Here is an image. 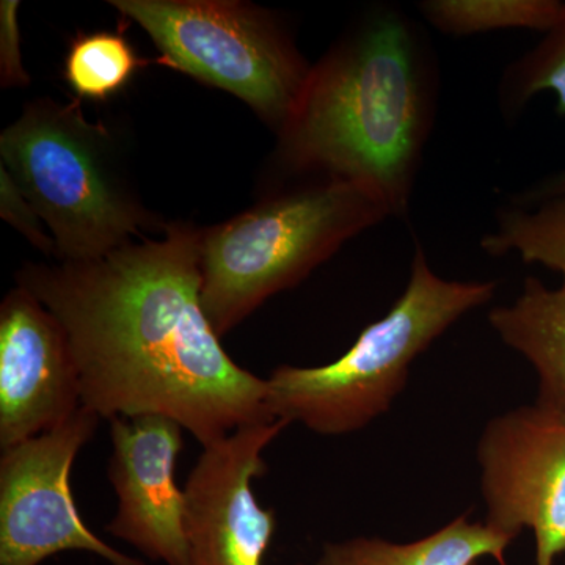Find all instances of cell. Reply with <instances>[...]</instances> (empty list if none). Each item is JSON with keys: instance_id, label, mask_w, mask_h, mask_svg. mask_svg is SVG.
Returning a JSON list of instances; mask_svg holds the SVG:
<instances>
[{"instance_id": "1", "label": "cell", "mask_w": 565, "mask_h": 565, "mask_svg": "<svg viewBox=\"0 0 565 565\" xmlns=\"http://www.w3.org/2000/svg\"><path fill=\"white\" fill-rule=\"evenodd\" d=\"M202 243L177 226L90 262L21 270L68 334L82 407L109 422L169 416L203 446L275 419L267 381L234 363L204 313Z\"/></svg>"}, {"instance_id": "2", "label": "cell", "mask_w": 565, "mask_h": 565, "mask_svg": "<svg viewBox=\"0 0 565 565\" xmlns=\"http://www.w3.org/2000/svg\"><path fill=\"white\" fill-rule=\"evenodd\" d=\"M437 98L426 33L399 7H373L311 68L280 131L282 161L352 182L405 218Z\"/></svg>"}, {"instance_id": "3", "label": "cell", "mask_w": 565, "mask_h": 565, "mask_svg": "<svg viewBox=\"0 0 565 565\" xmlns=\"http://www.w3.org/2000/svg\"><path fill=\"white\" fill-rule=\"evenodd\" d=\"M494 291L497 281L445 280L416 244L403 296L343 356L318 367L286 364L267 379L270 415L319 435L363 429L392 407L415 360L462 316L490 302Z\"/></svg>"}, {"instance_id": "4", "label": "cell", "mask_w": 565, "mask_h": 565, "mask_svg": "<svg viewBox=\"0 0 565 565\" xmlns=\"http://www.w3.org/2000/svg\"><path fill=\"white\" fill-rule=\"evenodd\" d=\"M390 217L359 185L321 180L215 226L202 243V303L211 326L218 337L228 333L345 241Z\"/></svg>"}, {"instance_id": "5", "label": "cell", "mask_w": 565, "mask_h": 565, "mask_svg": "<svg viewBox=\"0 0 565 565\" xmlns=\"http://www.w3.org/2000/svg\"><path fill=\"white\" fill-rule=\"evenodd\" d=\"M107 134L77 107L40 103L0 137L3 169L50 226L63 262L129 243L145 221L110 161Z\"/></svg>"}, {"instance_id": "6", "label": "cell", "mask_w": 565, "mask_h": 565, "mask_svg": "<svg viewBox=\"0 0 565 565\" xmlns=\"http://www.w3.org/2000/svg\"><path fill=\"white\" fill-rule=\"evenodd\" d=\"M174 68L239 96L281 131L311 68L262 11L222 0H114Z\"/></svg>"}, {"instance_id": "7", "label": "cell", "mask_w": 565, "mask_h": 565, "mask_svg": "<svg viewBox=\"0 0 565 565\" xmlns=\"http://www.w3.org/2000/svg\"><path fill=\"white\" fill-rule=\"evenodd\" d=\"M102 416L81 407L47 433L2 449L0 565H39L62 552H88L110 565H147L93 534L74 503L71 468Z\"/></svg>"}, {"instance_id": "8", "label": "cell", "mask_w": 565, "mask_h": 565, "mask_svg": "<svg viewBox=\"0 0 565 565\" xmlns=\"http://www.w3.org/2000/svg\"><path fill=\"white\" fill-rule=\"evenodd\" d=\"M486 523L514 539L533 531L535 564L565 553V414L526 405L487 423L478 445Z\"/></svg>"}, {"instance_id": "9", "label": "cell", "mask_w": 565, "mask_h": 565, "mask_svg": "<svg viewBox=\"0 0 565 565\" xmlns=\"http://www.w3.org/2000/svg\"><path fill=\"white\" fill-rule=\"evenodd\" d=\"M288 426L248 424L203 446L184 487L188 565H263L275 514L259 505L252 482L266 475L264 449Z\"/></svg>"}, {"instance_id": "10", "label": "cell", "mask_w": 565, "mask_h": 565, "mask_svg": "<svg viewBox=\"0 0 565 565\" xmlns=\"http://www.w3.org/2000/svg\"><path fill=\"white\" fill-rule=\"evenodd\" d=\"M82 407L68 334L18 286L0 307V448L61 426Z\"/></svg>"}, {"instance_id": "11", "label": "cell", "mask_w": 565, "mask_h": 565, "mask_svg": "<svg viewBox=\"0 0 565 565\" xmlns=\"http://www.w3.org/2000/svg\"><path fill=\"white\" fill-rule=\"evenodd\" d=\"M110 438L107 476L118 505L106 530L152 561L188 565L184 489L174 479L181 424L163 415L118 416Z\"/></svg>"}, {"instance_id": "12", "label": "cell", "mask_w": 565, "mask_h": 565, "mask_svg": "<svg viewBox=\"0 0 565 565\" xmlns=\"http://www.w3.org/2000/svg\"><path fill=\"white\" fill-rule=\"evenodd\" d=\"M490 326L509 348L533 364L539 377L537 403L565 414V291L527 278L511 305L497 307Z\"/></svg>"}, {"instance_id": "13", "label": "cell", "mask_w": 565, "mask_h": 565, "mask_svg": "<svg viewBox=\"0 0 565 565\" xmlns=\"http://www.w3.org/2000/svg\"><path fill=\"white\" fill-rule=\"evenodd\" d=\"M511 542L487 523H471L462 515L411 544H392L375 537L327 544L319 565H475L486 556L503 564Z\"/></svg>"}, {"instance_id": "14", "label": "cell", "mask_w": 565, "mask_h": 565, "mask_svg": "<svg viewBox=\"0 0 565 565\" xmlns=\"http://www.w3.org/2000/svg\"><path fill=\"white\" fill-rule=\"evenodd\" d=\"M481 248L498 258L514 253L522 262L548 267L561 275L565 291V185H533L512 196L498 211L497 225L484 234Z\"/></svg>"}, {"instance_id": "15", "label": "cell", "mask_w": 565, "mask_h": 565, "mask_svg": "<svg viewBox=\"0 0 565 565\" xmlns=\"http://www.w3.org/2000/svg\"><path fill=\"white\" fill-rule=\"evenodd\" d=\"M563 7L559 0H424L418 10L438 32L470 36L504 29L546 33Z\"/></svg>"}, {"instance_id": "16", "label": "cell", "mask_w": 565, "mask_h": 565, "mask_svg": "<svg viewBox=\"0 0 565 565\" xmlns=\"http://www.w3.org/2000/svg\"><path fill=\"white\" fill-rule=\"evenodd\" d=\"M542 92L555 93L557 114L565 115V2L559 20L544 33L537 46L504 71L498 90L500 109L505 117H514ZM535 185L541 189L564 188L565 172Z\"/></svg>"}, {"instance_id": "17", "label": "cell", "mask_w": 565, "mask_h": 565, "mask_svg": "<svg viewBox=\"0 0 565 565\" xmlns=\"http://www.w3.org/2000/svg\"><path fill=\"white\" fill-rule=\"evenodd\" d=\"M139 63L121 35L96 32L71 44L65 77L81 98L107 99L128 84Z\"/></svg>"}, {"instance_id": "18", "label": "cell", "mask_w": 565, "mask_h": 565, "mask_svg": "<svg viewBox=\"0 0 565 565\" xmlns=\"http://www.w3.org/2000/svg\"><path fill=\"white\" fill-rule=\"evenodd\" d=\"M0 214L41 252L55 253L54 239L44 232L39 212L3 167L0 169Z\"/></svg>"}, {"instance_id": "19", "label": "cell", "mask_w": 565, "mask_h": 565, "mask_svg": "<svg viewBox=\"0 0 565 565\" xmlns=\"http://www.w3.org/2000/svg\"><path fill=\"white\" fill-rule=\"evenodd\" d=\"M17 0H2L0 3V73L2 84L25 85L29 76L21 63L20 25H18Z\"/></svg>"}, {"instance_id": "20", "label": "cell", "mask_w": 565, "mask_h": 565, "mask_svg": "<svg viewBox=\"0 0 565 565\" xmlns=\"http://www.w3.org/2000/svg\"><path fill=\"white\" fill-rule=\"evenodd\" d=\"M475 565H478V564H475Z\"/></svg>"}, {"instance_id": "21", "label": "cell", "mask_w": 565, "mask_h": 565, "mask_svg": "<svg viewBox=\"0 0 565 565\" xmlns=\"http://www.w3.org/2000/svg\"><path fill=\"white\" fill-rule=\"evenodd\" d=\"M300 565H302V564H300Z\"/></svg>"}]
</instances>
